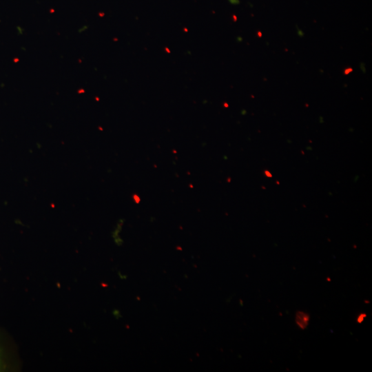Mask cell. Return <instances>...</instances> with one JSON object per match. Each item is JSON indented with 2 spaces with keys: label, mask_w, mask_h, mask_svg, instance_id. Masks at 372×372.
<instances>
[{
  "label": "cell",
  "mask_w": 372,
  "mask_h": 372,
  "mask_svg": "<svg viewBox=\"0 0 372 372\" xmlns=\"http://www.w3.org/2000/svg\"><path fill=\"white\" fill-rule=\"evenodd\" d=\"M309 321V316L307 314L300 312L297 313L296 316V322L300 329H305L308 324Z\"/></svg>",
  "instance_id": "6da1fadb"
},
{
  "label": "cell",
  "mask_w": 372,
  "mask_h": 372,
  "mask_svg": "<svg viewBox=\"0 0 372 372\" xmlns=\"http://www.w3.org/2000/svg\"><path fill=\"white\" fill-rule=\"evenodd\" d=\"M365 317H366V314H365V313H361V314H360V315L358 316V318H357V322H358V323H362V322L364 321Z\"/></svg>",
  "instance_id": "7a4b0ae2"
},
{
  "label": "cell",
  "mask_w": 372,
  "mask_h": 372,
  "mask_svg": "<svg viewBox=\"0 0 372 372\" xmlns=\"http://www.w3.org/2000/svg\"><path fill=\"white\" fill-rule=\"evenodd\" d=\"M87 25H82L79 30H78V32L79 33H83L84 32H85L87 30Z\"/></svg>",
  "instance_id": "3957f363"
},
{
  "label": "cell",
  "mask_w": 372,
  "mask_h": 372,
  "mask_svg": "<svg viewBox=\"0 0 372 372\" xmlns=\"http://www.w3.org/2000/svg\"><path fill=\"white\" fill-rule=\"evenodd\" d=\"M229 1L232 3H237L238 0H229Z\"/></svg>",
  "instance_id": "277c9868"
}]
</instances>
